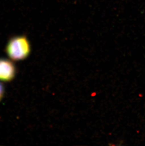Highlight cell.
I'll use <instances>...</instances> for the list:
<instances>
[{
  "label": "cell",
  "mask_w": 145,
  "mask_h": 146,
  "mask_svg": "<svg viewBox=\"0 0 145 146\" xmlns=\"http://www.w3.org/2000/svg\"><path fill=\"white\" fill-rule=\"evenodd\" d=\"M5 52L13 61L26 59L31 52V45L26 36L18 35L11 37L6 44Z\"/></svg>",
  "instance_id": "6da1fadb"
},
{
  "label": "cell",
  "mask_w": 145,
  "mask_h": 146,
  "mask_svg": "<svg viewBox=\"0 0 145 146\" xmlns=\"http://www.w3.org/2000/svg\"><path fill=\"white\" fill-rule=\"evenodd\" d=\"M16 69L13 60L0 58V81L10 82L15 79Z\"/></svg>",
  "instance_id": "7a4b0ae2"
},
{
  "label": "cell",
  "mask_w": 145,
  "mask_h": 146,
  "mask_svg": "<svg viewBox=\"0 0 145 146\" xmlns=\"http://www.w3.org/2000/svg\"><path fill=\"white\" fill-rule=\"evenodd\" d=\"M5 87L1 81H0V102L2 101L5 95Z\"/></svg>",
  "instance_id": "3957f363"
}]
</instances>
